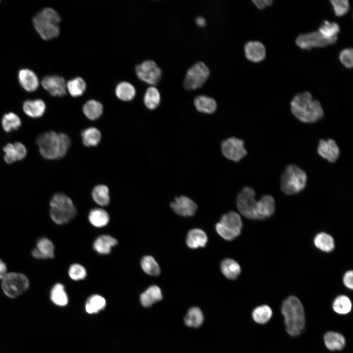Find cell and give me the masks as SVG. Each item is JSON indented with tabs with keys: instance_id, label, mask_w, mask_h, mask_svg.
Masks as SVG:
<instances>
[{
	"instance_id": "cell-1",
	"label": "cell",
	"mask_w": 353,
	"mask_h": 353,
	"mask_svg": "<svg viewBox=\"0 0 353 353\" xmlns=\"http://www.w3.org/2000/svg\"><path fill=\"white\" fill-rule=\"evenodd\" d=\"M292 114L304 123H313L321 119L324 111L320 102L312 98L308 92L296 95L291 101Z\"/></svg>"
},
{
	"instance_id": "cell-2",
	"label": "cell",
	"mask_w": 353,
	"mask_h": 353,
	"mask_svg": "<svg viewBox=\"0 0 353 353\" xmlns=\"http://www.w3.org/2000/svg\"><path fill=\"white\" fill-rule=\"evenodd\" d=\"M281 311L287 332L292 336L299 335L305 324L303 307L299 299L294 296L289 297L283 302Z\"/></svg>"
},
{
	"instance_id": "cell-3",
	"label": "cell",
	"mask_w": 353,
	"mask_h": 353,
	"mask_svg": "<svg viewBox=\"0 0 353 353\" xmlns=\"http://www.w3.org/2000/svg\"><path fill=\"white\" fill-rule=\"evenodd\" d=\"M61 17L53 8L46 7L34 16L32 22L35 29L41 37L45 40L58 36L60 33L59 24Z\"/></svg>"
},
{
	"instance_id": "cell-4",
	"label": "cell",
	"mask_w": 353,
	"mask_h": 353,
	"mask_svg": "<svg viewBox=\"0 0 353 353\" xmlns=\"http://www.w3.org/2000/svg\"><path fill=\"white\" fill-rule=\"evenodd\" d=\"M50 205V216L57 224L62 225L69 222L76 213L71 199L62 193H57L51 197Z\"/></svg>"
},
{
	"instance_id": "cell-5",
	"label": "cell",
	"mask_w": 353,
	"mask_h": 353,
	"mask_svg": "<svg viewBox=\"0 0 353 353\" xmlns=\"http://www.w3.org/2000/svg\"><path fill=\"white\" fill-rule=\"evenodd\" d=\"M306 180L304 171L295 165H290L287 167L281 176L280 189L287 195H294L304 189Z\"/></svg>"
},
{
	"instance_id": "cell-6",
	"label": "cell",
	"mask_w": 353,
	"mask_h": 353,
	"mask_svg": "<svg viewBox=\"0 0 353 353\" xmlns=\"http://www.w3.org/2000/svg\"><path fill=\"white\" fill-rule=\"evenodd\" d=\"M36 142L44 158L53 160L62 158L59 133L54 131L44 132L37 137Z\"/></svg>"
},
{
	"instance_id": "cell-7",
	"label": "cell",
	"mask_w": 353,
	"mask_h": 353,
	"mask_svg": "<svg viewBox=\"0 0 353 353\" xmlns=\"http://www.w3.org/2000/svg\"><path fill=\"white\" fill-rule=\"evenodd\" d=\"M28 278L20 273H7L1 281V288L5 295L10 298H16L28 289Z\"/></svg>"
},
{
	"instance_id": "cell-8",
	"label": "cell",
	"mask_w": 353,
	"mask_h": 353,
	"mask_svg": "<svg viewBox=\"0 0 353 353\" xmlns=\"http://www.w3.org/2000/svg\"><path fill=\"white\" fill-rule=\"evenodd\" d=\"M209 75L208 67L202 62H198L187 70L183 82L184 88L187 90L200 88L206 82Z\"/></svg>"
},
{
	"instance_id": "cell-9",
	"label": "cell",
	"mask_w": 353,
	"mask_h": 353,
	"mask_svg": "<svg viewBox=\"0 0 353 353\" xmlns=\"http://www.w3.org/2000/svg\"><path fill=\"white\" fill-rule=\"evenodd\" d=\"M254 191L245 187L239 193L236 199L238 210L243 216L250 219H258V201L255 200Z\"/></svg>"
},
{
	"instance_id": "cell-10",
	"label": "cell",
	"mask_w": 353,
	"mask_h": 353,
	"mask_svg": "<svg viewBox=\"0 0 353 353\" xmlns=\"http://www.w3.org/2000/svg\"><path fill=\"white\" fill-rule=\"evenodd\" d=\"M337 36L327 37L319 31L299 35L296 39V44L300 48L310 50L313 48H321L335 43Z\"/></svg>"
},
{
	"instance_id": "cell-11",
	"label": "cell",
	"mask_w": 353,
	"mask_h": 353,
	"mask_svg": "<svg viewBox=\"0 0 353 353\" xmlns=\"http://www.w3.org/2000/svg\"><path fill=\"white\" fill-rule=\"evenodd\" d=\"M135 72L139 79L151 85L157 84L162 75L160 68L151 60H146L137 65Z\"/></svg>"
},
{
	"instance_id": "cell-12",
	"label": "cell",
	"mask_w": 353,
	"mask_h": 353,
	"mask_svg": "<svg viewBox=\"0 0 353 353\" xmlns=\"http://www.w3.org/2000/svg\"><path fill=\"white\" fill-rule=\"evenodd\" d=\"M221 150L226 158L235 162L240 161L247 153L244 141L236 137H230L223 141Z\"/></svg>"
},
{
	"instance_id": "cell-13",
	"label": "cell",
	"mask_w": 353,
	"mask_h": 353,
	"mask_svg": "<svg viewBox=\"0 0 353 353\" xmlns=\"http://www.w3.org/2000/svg\"><path fill=\"white\" fill-rule=\"evenodd\" d=\"M42 87L52 96L63 97L66 94V82L58 75L45 76L41 81Z\"/></svg>"
},
{
	"instance_id": "cell-14",
	"label": "cell",
	"mask_w": 353,
	"mask_h": 353,
	"mask_svg": "<svg viewBox=\"0 0 353 353\" xmlns=\"http://www.w3.org/2000/svg\"><path fill=\"white\" fill-rule=\"evenodd\" d=\"M170 206L177 214L184 216H193L197 210V204L191 199L185 196L176 197L171 202Z\"/></svg>"
},
{
	"instance_id": "cell-15",
	"label": "cell",
	"mask_w": 353,
	"mask_h": 353,
	"mask_svg": "<svg viewBox=\"0 0 353 353\" xmlns=\"http://www.w3.org/2000/svg\"><path fill=\"white\" fill-rule=\"evenodd\" d=\"M4 160L7 164L23 160L27 154L25 146L21 142L8 143L3 148Z\"/></svg>"
},
{
	"instance_id": "cell-16",
	"label": "cell",
	"mask_w": 353,
	"mask_h": 353,
	"mask_svg": "<svg viewBox=\"0 0 353 353\" xmlns=\"http://www.w3.org/2000/svg\"><path fill=\"white\" fill-rule=\"evenodd\" d=\"M318 153L330 162H334L339 157L340 151L336 142L331 139H321L317 149Z\"/></svg>"
},
{
	"instance_id": "cell-17",
	"label": "cell",
	"mask_w": 353,
	"mask_h": 353,
	"mask_svg": "<svg viewBox=\"0 0 353 353\" xmlns=\"http://www.w3.org/2000/svg\"><path fill=\"white\" fill-rule=\"evenodd\" d=\"M18 78L21 86L27 92H34L39 86L38 76L33 71L28 69L20 70L18 73Z\"/></svg>"
},
{
	"instance_id": "cell-18",
	"label": "cell",
	"mask_w": 353,
	"mask_h": 353,
	"mask_svg": "<svg viewBox=\"0 0 353 353\" xmlns=\"http://www.w3.org/2000/svg\"><path fill=\"white\" fill-rule=\"evenodd\" d=\"M246 58L253 62H259L266 56V49L262 43L259 41L248 42L244 46Z\"/></svg>"
},
{
	"instance_id": "cell-19",
	"label": "cell",
	"mask_w": 353,
	"mask_h": 353,
	"mask_svg": "<svg viewBox=\"0 0 353 353\" xmlns=\"http://www.w3.org/2000/svg\"><path fill=\"white\" fill-rule=\"evenodd\" d=\"M54 247L52 242L47 238L39 239L36 247L31 252L32 255L36 259L51 258L54 256Z\"/></svg>"
},
{
	"instance_id": "cell-20",
	"label": "cell",
	"mask_w": 353,
	"mask_h": 353,
	"mask_svg": "<svg viewBox=\"0 0 353 353\" xmlns=\"http://www.w3.org/2000/svg\"><path fill=\"white\" fill-rule=\"evenodd\" d=\"M220 223L236 237L240 235L242 223L241 217L238 213L231 211L224 214L221 217Z\"/></svg>"
},
{
	"instance_id": "cell-21",
	"label": "cell",
	"mask_w": 353,
	"mask_h": 353,
	"mask_svg": "<svg viewBox=\"0 0 353 353\" xmlns=\"http://www.w3.org/2000/svg\"><path fill=\"white\" fill-rule=\"evenodd\" d=\"M46 109L44 101L41 99L28 100L24 101L23 110L28 117L37 118L43 115Z\"/></svg>"
},
{
	"instance_id": "cell-22",
	"label": "cell",
	"mask_w": 353,
	"mask_h": 353,
	"mask_svg": "<svg viewBox=\"0 0 353 353\" xmlns=\"http://www.w3.org/2000/svg\"><path fill=\"white\" fill-rule=\"evenodd\" d=\"M324 342L327 348L330 351H340L346 345L345 337L341 333L328 331L324 336Z\"/></svg>"
},
{
	"instance_id": "cell-23",
	"label": "cell",
	"mask_w": 353,
	"mask_h": 353,
	"mask_svg": "<svg viewBox=\"0 0 353 353\" xmlns=\"http://www.w3.org/2000/svg\"><path fill=\"white\" fill-rule=\"evenodd\" d=\"M275 209V202L270 195L262 196L258 201V219H263L269 217L274 213Z\"/></svg>"
},
{
	"instance_id": "cell-24",
	"label": "cell",
	"mask_w": 353,
	"mask_h": 353,
	"mask_svg": "<svg viewBox=\"0 0 353 353\" xmlns=\"http://www.w3.org/2000/svg\"><path fill=\"white\" fill-rule=\"evenodd\" d=\"M204 319L202 310L197 306H193L187 311L184 317V323L188 327L196 328L202 325Z\"/></svg>"
},
{
	"instance_id": "cell-25",
	"label": "cell",
	"mask_w": 353,
	"mask_h": 353,
	"mask_svg": "<svg viewBox=\"0 0 353 353\" xmlns=\"http://www.w3.org/2000/svg\"><path fill=\"white\" fill-rule=\"evenodd\" d=\"M162 299V294L160 288L156 285L149 287L140 296V302L143 306L149 307L160 301Z\"/></svg>"
},
{
	"instance_id": "cell-26",
	"label": "cell",
	"mask_w": 353,
	"mask_h": 353,
	"mask_svg": "<svg viewBox=\"0 0 353 353\" xmlns=\"http://www.w3.org/2000/svg\"><path fill=\"white\" fill-rule=\"evenodd\" d=\"M194 104L198 111L206 114L213 113L217 106L214 99L205 95L196 97L194 100Z\"/></svg>"
},
{
	"instance_id": "cell-27",
	"label": "cell",
	"mask_w": 353,
	"mask_h": 353,
	"mask_svg": "<svg viewBox=\"0 0 353 353\" xmlns=\"http://www.w3.org/2000/svg\"><path fill=\"white\" fill-rule=\"evenodd\" d=\"M117 244L118 241L115 238L109 235H102L96 239L93 247L98 253L106 254L110 253L111 248Z\"/></svg>"
},
{
	"instance_id": "cell-28",
	"label": "cell",
	"mask_w": 353,
	"mask_h": 353,
	"mask_svg": "<svg viewBox=\"0 0 353 353\" xmlns=\"http://www.w3.org/2000/svg\"><path fill=\"white\" fill-rule=\"evenodd\" d=\"M207 242V237L205 233L200 229H193L187 234L186 243L191 249L203 247Z\"/></svg>"
},
{
	"instance_id": "cell-29",
	"label": "cell",
	"mask_w": 353,
	"mask_h": 353,
	"mask_svg": "<svg viewBox=\"0 0 353 353\" xmlns=\"http://www.w3.org/2000/svg\"><path fill=\"white\" fill-rule=\"evenodd\" d=\"M221 269L224 275L230 279H235L241 272L239 264L235 260L227 258L221 263Z\"/></svg>"
},
{
	"instance_id": "cell-30",
	"label": "cell",
	"mask_w": 353,
	"mask_h": 353,
	"mask_svg": "<svg viewBox=\"0 0 353 353\" xmlns=\"http://www.w3.org/2000/svg\"><path fill=\"white\" fill-rule=\"evenodd\" d=\"M103 106L98 101L90 100L85 102L83 107V112L86 117L91 120L98 119L102 114Z\"/></svg>"
},
{
	"instance_id": "cell-31",
	"label": "cell",
	"mask_w": 353,
	"mask_h": 353,
	"mask_svg": "<svg viewBox=\"0 0 353 353\" xmlns=\"http://www.w3.org/2000/svg\"><path fill=\"white\" fill-rule=\"evenodd\" d=\"M115 94L117 98L123 101L132 100L136 95L134 87L128 82L119 83L115 88Z\"/></svg>"
},
{
	"instance_id": "cell-32",
	"label": "cell",
	"mask_w": 353,
	"mask_h": 353,
	"mask_svg": "<svg viewBox=\"0 0 353 353\" xmlns=\"http://www.w3.org/2000/svg\"><path fill=\"white\" fill-rule=\"evenodd\" d=\"M88 220L93 226L101 227L108 224L109 217L107 212L104 210L95 208L90 211L88 215Z\"/></svg>"
},
{
	"instance_id": "cell-33",
	"label": "cell",
	"mask_w": 353,
	"mask_h": 353,
	"mask_svg": "<svg viewBox=\"0 0 353 353\" xmlns=\"http://www.w3.org/2000/svg\"><path fill=\"white\" fill-rule=\"evenodd\" d=\"M161 101L160 94L154 86H151L147 88L144 97L145 106L149 109H156Z\"/></svg>"
},
{
	"instance_id": "cell-34",
	"label": "cell",
	"mask_w": 353,
	"mask_h": 353,
	"mask_svg": "<svg viewBox=\"0 0 353 353\" xmlns=\"http://www.w3.org/2000/svg\"><path fill=\"white\" fill-rule=\"evenodd\" d=\"M83 144L86 147L96 146L101 139V133L99 130L94 127L87 128L81 132Z\"/></svg>"
},
{
	"instance_id": "cell-35",
	"label": "cell",
	"mask_w": 353,
	"mask_h": 353,
	"mask_svg": "<svg viewBox=\"0 0 353 353\" xmlns=\"http://www.w3.org/2000/svg\"><path fill=\"white\" fill-rule=\"evenodd\" d=\"M109 191L105 185L100 184L96 186L92 192V196L94 201L101 206L108 205L110 202Z\"/></svg>"
},
{
	"instance_id": "cell-36",
	"label": "cell",
	"mask_w": 353,
	"mask_h": 353,
	"mask_svg": "<svg viewBox=\"0 0 353 353\" xmlns=\"http://www.w3.org/2000/svg\"><path fill=\"white\" fill-rule=\"evenodd\" d=\"M51 301L58 306H65L68 303V299L64 286L61 283H56L50 291Z\"/></svg>"
},
{
	"instance_id": "cell-37",
	"label": "cell",
	"mask_w": 353,
	"mask_h": 353,
	"mask_svg": "<svg viewBox=\"0 0 353 353\" xmlns=\"http://www.w3.org/2000/svg\"><path fill=\"white\" fill-rule=\"evenodd\" d=\"M272 310L267 305H262L255 308L252 312L253 321L259 324H264L270 321L272 316Z\"/></svg>"
},
{
	"instance_id": "cell-38",
	"label": "cell",
	"mask_w": 353,
	"mask_h": 353,
	"mask_svg": "<svg viewBox=\"0 0 353 353\" xmlns=\"http://www.w3.org/2000/svg\"><path fill=\"white\" fill-rule=\"evenodd\" d=\"M66 88L71 96L77 97L86 90V84L83 78L78 76L66 82Z\"/></svg>"
},
{
	"instance_id": "cell-39",
	"label": "cell",
	"mask_w": 353,
	"mask_h": 353,
	"mask_svg": "<svg viewBox=\"0 0 353 353\" xmlns=\"http://www.w3.org/2000/svg\"><path fill=\"white\" fill-rule=\"evenodd\" d=\"M314 243L317 248L326 252H330L334 248L333 238L325 232L318 233L314 238Z\"/></svg>"
},
{
	"instance_id": "cell-40",
	"label": "cell",
	"mask_w": 353,
	"mask_h": 353,
	"mask_svg": "<svg viewBox=\"0 0 353 353\" xmlns=\"http://www.w3.org/2000/svg\"><path fill=\"white\" fill-rule=\"evenodd\" d=\"M1 126L6 132L17 130L21 126V120L15 113L9 112L5 114L1 119Z\"/></svg>"
},
{
	"instance_id": "cell-41",
	"label": "cell",
	"mask_w": 353,
	"mask_h": 353,
	"mask_svg": "<svg viewBox=\"0 0 353 353\" xmlns=\"http://www.w3.org/2000/svg\"><path fill=\"white\" fill-rule=\"evenodd\" d=\"M352 304L350 299L345 295L337 297L332 303V308L337 314L344 315L352 310Z\"/></svg>"
},
{
	"instance_id": "cell-42",
	"label": "cell",
	"mask_w": 353,
	"mask_h": 353,
	"mask_svg": "<svg viewBox=\"0 0 353 353\" xmlns=\"http://www.w3.org/2000/svg\"><path fill=\"white\" fill-rule=\"evenodd\" d=\"M105 300L99 295H93L87 300L85 309L88 313H97L104 308Z\"/></svg>"
},
{
	"instance_id": "cell-43",
	"label": "cell",
	"mask_w": 353,
	"mask_h": 353,
	"mask_svg": "<svg viewBox=\"0 0 353 353\" xmlns=\"http://www.w3.org/2000/svg\"><path fill=\"white\" fill-rule=\"evenodd\" d=\"M141 265L143 271L149 275L157 276L160 274L159 266L151 256H144L141 260Z\"/></svg>"
},
{
	"instance_id": "cell-44",
	"label": "cell",
	"mask_w": 353,
	"mask_h": 353,
	"mask_svg": "<svg viewBox=\"0 0 353 353\" xmlns=\"http://www.w3.org/2000/svg\"><path fill=\"white\" fill-rule=\"evenodd\" d=\"M340 30V27L337 23L327 20L324 21L319 28V31L321 34L330 38L337 36Z\"/></svg>"
},
{
	"instance_id": "cell-45",
	"label": "cell",
	"mask_w": 353,
	"mask_h": 353,
	"mask_svg": "<svg viewBox=\"0 0 353 353\" xmlns=\"http://www.w3.org/2000/svg\"><path fill=\"white\" fill-rule=\"evenodd\" d=\"M330 2L337 16H344L349 10V2L347 0H332Z\"/></svg>"
},
{
	"instance_id": "cell-46",
	"label": "cell",
	"mask_w": 353,
	"mask_h": 353,
	"mask_svg": "<svg viewBox=\"0 0 353 353\" xmlns=\"http://www.w3.org/2000/svg\"><path fill=\"white\" fill-rule=\"evenodd\" d=\"M68 273L70 277L75 280L83 279L87 275L84 267L78 264H72L69 268Z\"/></svg>"
},
{
	"instance_id": "cell-47",
	"label": "cell",
	"mask_w": 353,
	"mask_h": 353,
	"mask_svg": "<svg viewBox=\"0 0 353 353\" xmlns=\"http://www.w3.org/2000/svg\"><path fill=\"white\" fill-rule=\"evenodd\" d=\"M339 59L341 63L348 69L353 66V50L352 48L343 50L340 53Z\"/></svg>"
},
{
	"instance_id": "cell-48",
	"label": "cell",
	"mask_w": 353,
	"mask_h": 353,
	"mask_svg": "<svg viewBox=\"0 0 353 353\" xmlns=\"http://www.w3.org/2000/svg\"><path fill=\"white\" fill-rule=\"evenodd\" d=\"M216 229L218 233L227 240H232L236 237L233 233L225 228L220 223L216 224Z\"/></svg>"
},
{
	"instance_id": "cell-49",
	"label": "cell",
	"mask_w": 353,
	"mask_h": 353,
	"mask_svg": "<svg viewBox=\"0 0 353 353\" xmlns=\"http://www.w3.org/2000/svg\"><path fill=\"white\" fill-rule=\"evenodd\" d=\"M353 271H349L345 274L343 277V282L344 285L347 288L351 289H353Z\"/></svg>"
},
{
	"instance_id": "cell-50",
	"label": "cell",
	"mask_w": 353,
	"mask_h": 353,
	"mask_svg": "<svg viewBox=\"0 0 353 353\" xmlns=\"http://www.w3.org/2000/svg\"><path fill=\"white\" fill-rule=\"evenodd\" d=\"M273 0H252L253 3L259 9H263L272 4Z\"/></svg>"
},
{
	"instance_id": "cell-51",
	"label": "cell",
	"mask_w": 353,
	"mask_h": 353,
	"mask_svg": "<svg viewBox=\"0 0 353 353\" xmlns=\"http://www.w3.org/2000/svg\"><path fill=\"white\" fill-rule=\"evenodd\" d=\"M7 274V267L5 263L0 259V280L2 279Z\"/></svg>"
},
{
	"instance_id": "cell-52",
	"label": "cell",
	"mask_w": 353,
	"mask_h": 353,
	"mask_svg": "<svg viewBox=\"0 0 353 353\" xmlns=\"http://www.w3.org/2000/svg\"><path fill=\"white\" fill-rule=\"evenodd\" d=\"M196 23L197 25L200 27H204L206 24L205 19L202 16H199L196 18Z\"/></svg>"
}]
</instances>
